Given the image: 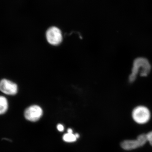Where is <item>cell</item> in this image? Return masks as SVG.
<instances>
[{"label":"cell","instance_id":"6da1fadb","mask_svg":"<svg viewBox=\"0 0 152 152\" xmlns=\"http://www.w3.org/2000/svg\"><path fill=\"white\" fill-rule=\"evenodd\" d=\"M151 69V65L147 59L144 58L136 59L133 63L132 74L129 76V82H134L139 73L141 76L146 77L149 73Z\"/></svg>","mask_w":152,"mask_h":152},{"label":"cell","instance_id":"7a4b0ae2","mask_svg":"<svg viewBox=\"0 0 152 152\" xmlns=\"http://www.w3.org/2000/svg\"><path fill=\"white\" fill-rule=\"evenodd\" d=\"M147 133H142L135 139L125 140L120 143V147L124 151H131L142 148L148 142Z\"/></svg>","mask_w":152,"mask_h":152},{"label":"cell","instance_id":"3957f363","mask_svg":"<svg viewBox=\"0 0 152 152\" xmlns=\"http://www.w3.org/2000/svg\"><path fill=\"white\" fill-rule=\"evenodd\" d=\"M151 114L149 109L145 106L136 107L132 112L133 121L139 125H144L149 121Z\"/></svg>","mask_w":152,"mask_h":152},{"label":"cell","instance_id":"277c9868","mask_svg":"<svg viewBox=\"0 0 152 152\" xmlns=\"http://www.w3.org/2000/svg\"><path fill=\"white\" fill-rule=\"evenodd\" d=\"M0 91L7 96H15L18 93V86L10 80L3 78L0 80Z\"/></svg>","mask_w":152,"mask_h":152},{"label":"cell","instance_id":"5b68a950","mask_svg":"<svg viewBox=\"0 0 152 152\" xmlns=\"http://www.w3.org/2000/svg\"><path fill=\"white\" fill-rule=\"evenodd\" d=\"M46 36L49 43L53 45H58L62 42L63 36L61 31L56 27L49 28L47 31Z\"/></svg>","mask_w":152,"mask_h":152},{"label":"cell","instance_id":"8992f818","mask_svg":"<svg viewBox=\"0 0 152 152\" xmlns=\"http://www.w3.org/2000/svg\"><path fill=\"white\" fill-rule=\"evenodd\" d=\"M42 115V109L37 105L29 106L26 109L24 112V116L26 119L31 122L39 121Z\"/></svg>","mask_w":152,"mask_h":152},{"label":"cell","instance_id":"52a82bcc","mask_svg":"<svg viewBox=\"0 0 152 152\" xmlns=\"http://www.w3.org/2000/svg\"><path fill=\"white\" fill-rule=\"evenodd\" d=\"M9 108V102L7 99L4 95H0V115H4Z\"/></svg>","mask_w":152,"mask_h":152},{"label":"cell","instance_id":"ba28073f","mask_svg":"<svg viewBox=\"0 0 152 152\" xmlns=\"http://www.w3.org/2000/svg\"><path fill=\"white\" fill-rule=\"evenodd\" d=\"M63 140L67 142H75L77 140L75 134L73 133H67L64 134L63 137Z\"/></svg>","mask_w":152,"mask_h":152},{"label":"cell","instance_id":"9c48e42d","mask_svg":"<svg viewBox=\"0 0 152 152\" xmlns=\"http://www.w3.org/2000/svg\"><path fill=\"white\" fill-rule=\"evenodd\" d=\"M147 138L148 142L151 146L152 147V131L147 133Z\"/></svg>","mask_w":152,"mask_h":152},{"label":"cell","instance_id":"30bf717a","mask_svg":"<svg viewBox=\"0 0 152 152\" xmlns=\"http://www.w3.org/2000/svg\"><path fill=\"white\" fill-rule=\"evenodd\" d=\"M57 129L59 132H62L64 131V127L63 125L59 124L57 125Z\"/></svg>","mask_w":152,"mask_h":152},{"label":"cell","instance_id":"8fae6325","mask_svg":"<svg viewBox=\"0 0 152 152\" xmlns=\"http://www.w3.org/2000/svg\"><path fill=\"white\" fill-rule=\"evenodd\" d=\"M67 133H73V130L71 129H69L67 130Z\"/></svg>","mask_w":152,"mask_h":152},{"label":"cell","instance_id":"7c38bea8","mask_svg":"<svg viewBox=\"0 0 152 152\" xmlns=\"http://www.w3.org/2000/svg\"><path fill=\"white\" fill-rule=\"evenodd\" d=\"M75 136L77 138V139L79 138V137H80V135H79L78 134H77V133L75 134Z\"/></svg>","mask_w":152,"mask_h":152}]
</instances>
